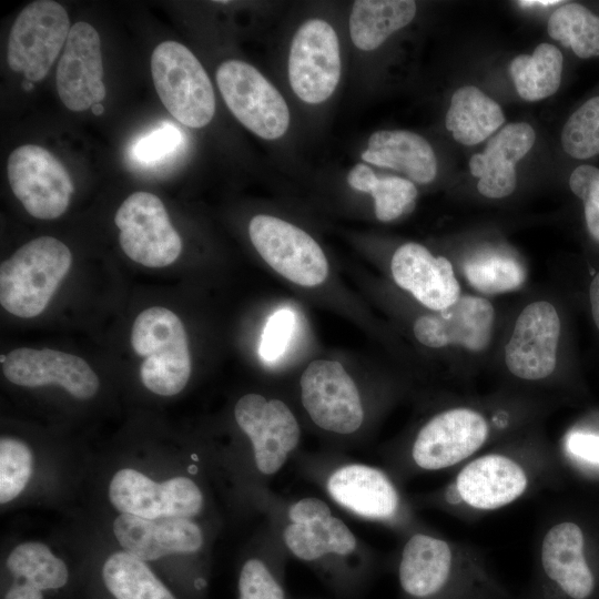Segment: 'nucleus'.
Wrapping results in <instances>:
<instances>
[{
  "instance_id": "f3484780",
  "label": "nucleus",
  "mask_w": 599,
  "mask_h": 599,
  "mask_svg": "<svg viewBox=\"0 0 599 599\" xmlns=\"http://www.w3.org/2000/svg\"><path fill=\"white\" fill-rule=\"evenodd\" d=\"M494 319L487 298L461 295L445 309L419 316L413 331L416 339L430 348L461 346L481 352L490 342Z\"/></svg>"
},
{
  "instance_id": "f03ea898",
  "label": "nucleus",
  "mask_w": 599,
  "mask_h": 599,
  "mask_svg": "<svg viewBox=\"0 0 599 599\" xmlns=\"http://www.w3.org/2000/svg\"><path fill=\"white\" fill-rule=\"evenodd\" d=\"M131 345L145 358L140 376L149 390L173 396L185 387L191 375L187 336L172 311L154 306L141 312L131 329Z\"/></svg>"
},
{
  "instance_id": "f8f14e48",
  "label": "nucleus",
  "mask_w": 599,
  "mask_h": 599,
  "mask_svg": "<svg viewBox=\"0 0 599 599\" xmlns=\"http://www.w3.org/2000/svg\"><path fill=\"white\" fill-rule=\"evenodd\" d=\"M234 416L251 439L257 469L265 475L278 471L301 435L288 406L280 399L267 400L260 394H246L237 400Z\"/></svg>"
},
{
  "instance_id": "79ce46f5",
  "label": "nucleus",
  "mask_w": 599,
  "mask_h": 599,
  "mask_svg": "<svg viewBox=\"0 0 599 599\" xmlns=\"http://www.w3.org/2000/svg\"><path fill=\"white\" fill-rule=\"evenodd\" d=\"M568 449L575 456L599 464V436L573 433L568 437Z\"/></svg>"
},
{
  "instance_id": "72a5a7b5",
  "label": "nucleus",
  "mask_w": 599,
  "mask_h": 599,
  "mask_svg": "<svg viewBox=\"0 0 599 599\" xmlns=\"http://www.w3.org/2000/svg\"><path fill=\"white\" fill-rule=\"evenodd\" d=\"M468 283L485 294H500L522 285L526 272L522 265L509 255L486 252L469 258L464 265Z\"/></svg>"
},
{
  "instance_id": "423d86ee",
  "label": "nucleus",
  "mask_w": 599,
  "mask_h": 599,
  "mask_svg": "<svg viewBox=\"0 0 599 599\" xmlns=\"http://www.w3.org/2000/svg\"><path fill=\"white\" fill-rule=\"evenodd\" d=\"M70 20L65 9L52 0H37L16 18L7 49L10 69L31 82L42 80L65 45Z\"/></svg>"
},
{
  "instance_id": "6ab92c4d",
  "label": "nucleus",
  "mask_w": 599,
  "mask_h": 599,
  "mask_svg": "<svg viewBox=\"0 0 599 599\" xmlns=\"http://www.w3.org/2000/svg\"><path fill=\"white\" fill-rule=\"evenodd\" d=\"M112 528L124 551L143 561L173 554H192L203 545L201 528L189 518L148 519L121 514Z\"/></svg>"
},
{
  "instance_id": "9b49d317",
  "label": "nucleus",
  "mask_w": 599,
  "mask_h": 599,
  "mask_svg": "<svg viewBox=\"0 0 599 599\" xmlns=\"http://www.w3.org/2000/svg\"><path fill=\"white\" fill-rule=\"evenodd\" d=\"M109 498L120 512L148 519L190 518L203 506V495L190 478L174 477L156 483L132 468L114 474Z\"/></svg>"
},
{
  "instance_id": "bb28decb",
  "label": "nucleus",
  "mask_w": 599,
  "mask_h": 599,
  "mask_svg": "<svg viewBox=\"0 0 599 599\" xmlns=\"http://www.w3.org/2000/svg\"><path fill=\"white\" fill-rule=\"evenodd\" d=\"M416 14L410 0H357L349 14V35L361 50L380 47L389 35L406 27Z\"/></svg>"
},
{
  "instance_id": "7ed1b4c3",
  "label": "nucleus",
  "mask_w": 599,
  "mask_h": 599,
  "mask_svg": "<svg viewBox=\"0 0 599 599\" xmlns=\"http://www.w3.org/2000/svg\"><path fill=\"white\" fill-rule=\"evenodd\" d=\"M154 88L165 109L182 124L200 129L215 113V94L197 58L176 41H163L151 57Z\"/></svg>"
},
{
  "instance_id": "ddd939ff",
  "label": "nucleus",
  "mask_w": 599,
  "mask_h": 599,
  "mask_svg": "<svg viewBox=\"0 0 599 599\" xmlns=\"http://www.w3.org/2000/svg\"><path fill=\"white\" fill-rule=\"evenodd\" d=\"M560 319L552 304L537 301L519 314L505 348V363L515 376L538 380L552 374L557 364Z\"/></svg>"
},
{
  "instance_id": "20e7f679",
  "label": "nucleus",
  "mask_w": 599,
  "mask_h": 599,
  "mask_svg": "<svg viewBox=\"0 0 599 599\" xmlns=\"http://www.w3.org/2000/svg\"><path fill=\"white\" fill-rule=\"evenodd\" d=\"M215 78L226 106L247 130L265 140L285 134L290 125L288 106L256 68L232 59L217 67Z\"/></svg>"
},
{
  "instance_id": "1a4fd4ad",
  "label": "nucleus",
  "mask_w": 599,
  "mask_h": 599,
  "mask_svg": "<svg viewBox=\"0 0 599 599\" xmlns=\"http://www.w3.org/2000/svg\"><path fill=\"white\" fill-rule=\"evenodd\" d=\"M287 71L292 90L306 103H322L334 93L341 79V49L338 37L327 21L309 19L297 29Z\"/></svg>"
},
{
  "instance_id": "4be33fe9",
  "label": "nucleus",
  "mask_w": 599,
  "mask_h": 599,
  "mask_svg": "<svg viewBox=\"0 0 599 599\" xmlns=\"http://www.w3.org/2000/svg\"><path fill=\"white\" fill-rule=\"evenodd\" d=\"M583 544L580 527L570 521L552 526L541 544L540 561L547 579L570 599H587L595 590Z\"/></svg>"
},
{
  "instance_id": "dca6fc26",
  "label": "nucleus",
  "mask_w": 599,
  "mask_h": 599,
  "mask_svg": "<svg viewBox=\"0 0 599 599\" xmlns=\"http://www.w3.org/2000/svg\"><path fill=\"white\" fill-rule=\"evenodd\" d=\"M2 372L8 380L24 387L55 384L78 399L93 397L100 386L90 365L79 356L50 348L21 347L8 353Z\"/></svg>"
},
{
  "instance_id": "a211bd4d",
  "label": "nucleus",
  "mask_w": 599,
  "mask_h": 599,
  "mask_svg": "<svg viewBox=\"0 0 599 599\" xmlns=\"http://www.w3.org/2000/svg\"><path fill=\"white\" fill-rule=\"evenodd\" d=\"M395 283L433 312L445 309L460 296L451 263L434 256L418 243L399 246L390 262Z\"/></svg>"
},
{
  "instance_id": "ea45409f",
  "label": "nucleus",
  "mask_w": 599,
  "mask_h": 599,
  "mask_svg": "<svg viewBox=\"0 0 599 599\" xmlns=\"http://www.w3.org/2000/svg\"><path fill=\"white\" fill-rule=\"evenodd\" d=\"M181 143L180 130L175 125L164 123L138 140L133 146V156L142 163H154L172 154Z\"/></svg>"
},
{
  "instance_id": "de8ad7c7",
  "label": "nucleus",
  "mask_w": 599,
  "mask_h": 599,
  "mask_svg": "<svg viewBox=\"0 0 599 599\" xmlns=\"http://www.w3.org/2000/svg\"><path fill=\"white\" fill-rule=\"evenodd\" d=\"M21 87L24 91H30L33 89L32 82L27 79L22 82Z\"/></svg>"
},
{
  "instance_id": "37998d69",
  "label": "nucleus",
  "mask_w": 599,
  "mask_h": 599,
  "mask_svg": "<svg viewBox=\"0 0 599 599\" xmlns=\"http://www.w3.org/2000/svg\"><path fill=\"white\" fill-rule=\"evenodd\" d=\"M4 599H43L42 590L23 581L14 582L7 591Z\"/></svg>"
},
{
  "instance_id": "a18cd8bd",
  "label": "nucleus",
  "mask_w": 599,
  "mask_h": 599,
  "mask_svg": "<svg viewBox=\"0 0 599 599\" xmlns=\"http://www.w3.org/2000/svg\"><path fill=\"white\" fill-rule=\"evenodd\" d=\"M517 3H519L520 6L522 7H549V6H556V4H560V3H564V1H560V0H522V1H518Z\"/></svg>"
},
{
  "instance_id": "0eeeda50",
  "label": "nucleus",
  "mask_w": 599,
  "mask_h": 599,
  "mask_svg": "<svg viewBox=\"0 0 599 599\" xmlns=\"http://www.w3.org/2000/svg\"><path fill=\"white\" fill-rule=\"evenodd\" d=\"M114 223L123 252L146 267L172 264L182 251L179 233L162 201L150 192L131 194L118 209Z\"/></svg>"
},
{
  "instance_id": "c756f323",
  "label": "nucleus",
  "mask_w": 599,
  "mask_h": 599,
  "mask_svg": "<svg viewBox=\"0 0 599 599\" xmlns=\"http://www.w3.org/2000/svg\"><path fill=\"white\" fill-rule=\"evenodd\" d=\"M102 578L115 599H176L145 561L126 551L105 560Z\"/></svg>"
},
{
  "instance_id": "c9c22d12",
  "label": "nucleus",
  "mask_w": 599,
  "mask_h": 599,
  "mask_svg": "<svg viewBox=\"0 0 599 599\" xmlns=\"http://www.w3.org/2000/svg\"><path fill=\"white\" fill-rule=\"evenodd\" d=\"M32 453L29 446L16 438L0 440V502L18 497L32 474Z\"/></svg>"
},
{
  "instance_id": "a878e982",
  "label": "nucleus",
  "mask_w": 599,
  "mask_h": 599,
  "mask_svg": "<svg viewBox=\"0 0 599 599\" xmlns=\"http://www.w3.org/2000/svg\"><path fill=\"white\" fill-rule=\"evenodd\" d=\"M446 128L460 144L475 145L505 122L500 105L474 85L459 88L451 97Z\"/></svg>"
},
{
  "instance_id": "473e14b6",
  "label": "nucleus",
  "mask_w": 599,
  "mask_h": 599,
  "mask_svg": "<svg viewBox=\"0 0 599 599\" xmlns=\"http://www.w3.org/2000/svg\"><path fill=\"white\" fill-rule=\"evenodd\" d=\"M9 571L40 590L59 589L69 579L67 565L41 542H23L7 559Z\"/></svg>"
},
{
  "instance_id": "2eb2a0df",
  "label": "nucleus",
  "mask_w": 599,
  "mask_h": 599,
  "mask_svg": "<svg viewBox=\"0 0 599 599\" xmlns=\"http://www.w3.org/2000/svg\"><path fill=\"white\" fill-rule=\"evenodd\" d=\"M487 436L488 425L481 414L469 408L448 409L419 430L413 458L424 469L447 468L474 454Z\"/></svg>"
},
{
  "instance_id": "c03bdc74",
  "label": "nucleus",
  "mask_w": 599,
  "mask_h": 599,
  "mask_svg": "<svg viewBox=\"0 0 599 599\" xmlns=\"http://www.w3.org/2000/svg\"><path fill=\"white\" fill-rule=\"evenodd\" d=\"M589 297L592 317L597 328L599 329V273L593 277L590 284Z\"/></svg>"
},
{
  "instance_id": "6e6552de",
  "label": "nucleus",
  "mask_w": 599,
  "mask_h": 599,
  "mask_svg": "<svg viewBox=\"0 0 599 599\" xmlns=\"http://www.w3.org/2000/svg\"><path fill=\"white\" fill-rule=\"evenodd\" d=\"M7 174L13 194L31 216L53 220L65 212L73 183L47 149L34 144L17 148L8 159Z\"/></svg>"
},
{
  "instance_id": "7c9ffc66",
  "label": "nucleus",
  "mask_w": 599,
  "mask_h": 599,
  "mask_svg": "<svg viewBox=\"0 0 599 599\" xmlns=\"http://www.w3.org/2000/svg\"><path fill=\"white\" fill-rule=\"evenodd\" d=\"M347 182L353 189L373 196L375 215L382 222L399 217L417 196L412 181L398 176L377 177L374 171L363 163L352 167Z\"/></svg>"
},
{
  "instance_id": "b1692460",
  "label": "nucleus",
  "mask_w": 599,
  "mask_h": 599,
  "mask_svg": "<svg viewBox=\"0 0 599 599\" xmlns=\"http://www.w3.org/2000/svg\"><path fill=\"white\" fill-rule=\"evenodd\" d=\"M453 554L441 539L416 534L406 542L398 569L403 590L414 598H429L448 583Z\"/></svg>"
},
{
  "instance_id": "f704fd0d",
  "label": "nucleus",
  "mask_w": 599,
  "mask_h": 599,
  "mask_svg": "<svg viewBox=\"0 0 599 599\" xmlns=\"http://www.w3.org/2000/svg\"><path fill=\"white\" fill-rule=\"evenodd\" d=\"M561 144L573 159L599 154V97L591 98L570 115L561 132Z\"/></svg>"
},
{
  "instance_id": "4c0bfd02",
  "label": "nucleus",
  "mask_w": 599,
  "mask_h": 599,
  "mask_svg": "<svg viewBox=\"0 0 599 599\" xmlns=\"http://www.w3.org/2000/svg\"><path fill=\"white\" fill-rule=\"evenodd\" d=\"M238 599H284V591L268 568L258 559H248L238 578Z\"/></svg>"
},
{
  "instance_id": "5701e85b",
  "label": "nucleus",
  "mask_w": 599,
  "mask_h": 599,
  "mask_svg": "<svg viewBox=\"0 0 599 599\" xmlns=\"http://www.w3.org/2000/svg\"><path fill=\"white\" fill-rule=\"evenodd\" d=\"M327 490L342 506L368 518H388L398 507V495L390 480L366 465H347L334 471Z\"/></svg>"
},
{
  "instance_id": "f257e3e1",
  "label": "nucleus",
  "mask_w": 599,
  "mask_h": 599,
  "mask_svg": "<svg viewBox=\"0 0 599 599\" xmlns=\"http://www.w3.org/2000/svg\"><path fill=\"white\" fill-rule=\"evenodd\" d=\"M72 262L69 247L52 236L34 238L0 265L1 306L19 317L39 315Z\"/></svg>"
},
{
  "instance_id": "aec40b11",
  "label": "nucleus",
  "mask_w": 599,
  "mask_h": 599,
  "mask_svg": "<svg viewBox=\"0 0 599 599\" xmlns=\"http://www.w3.org/2000/svg\"><path fill=\"white\" fill-rule=\"evenodd\" d=\"M534 129L525 122L509 123L491 136L483 153L469 160L470 173L478 177L477 189L490 199H501L516 187V163L535 143Z\"/></svg>"
},
{
  "instance_id": "4468645a",
  "label": "nucleus",
  "mask_w": 599,
  "mask_h": 599,
  "mask_svg": "<svg viewBox=\"0 0 599 599\" xmlns=\"http://www.w3.org/2000/svg\"><path fill=\"white\" fill-rule=\"evenodd\" d=\"M101 42L88 22H75L69 32L57 68V90L62 103L81 112L105 98Z\"/></svg>"
},
{
  "instance_id": "49530a36",
  "label": "nucleus",
  "mask_w": 599,
  "mask_h": 599,
  "mask_svg": "<svg viewBox=\"0 0 599 599\" xmlns=\"http://www.w3.org/2000/svg\"><path fill=\"white\" fill-rule=\"evenodd\" d=\"M104 111V108L101 103H95L93 106H92V112L94 115H101Z\"/></svg>"
},
{
  "instance_id": "2f4dec72",
  "label": "nucleus",
  "mask_w": 599,
  "mask_h": 599,
  "mask_svg": "<svg viewBox=\"0 0 599 599\" xmlns=\"http://www.w3.org/2000/svg\"><path fill=\"white\" fill-rule=\"evenodd\" d=\"M548 33L579 58L599 55V17L582 4L560 6L548 20Z\"/></svg>"
},
{
  "instance_id": "c85d7f7f",
  "label": "nucleus",
  "mask_w": 599,
  "mask_h": 599,
  "mask_svg": "<svg viewBox=\"0 0 599 599\" xmlns=\"http://www.w3.org/2000/svg\"><path fill=\"white\" fill-rule=\"evenodd\" d=\"M562 63L561 51L550 43H540L531 55L516 57L510 62L509 72L520 98L535 102L556 93Z\"/></svg>"
},
{
  "instance_id": "58836bf2",
  "label": "nucleus",
  "mask_w": 599,
  "mask_h": 599,
  "mask_svg": "<svg viewBox=\"0 0 599 599\" xmlns=\"http://www.w3.org/2000/svg\"><path fill=\"white\" fill-rule=\"evenodd\" d=\"M295 327V315L288 308H280L267 319L260 344V356L266 363L276 362L290 343Z\"/></svg>"
},
{
  "instance_id": "393cba45",
  "label": "nucleus",
  "mask_w": 599,
  "mask_h": 599,
  "mask_svg": "<svg viewBox=\"0 0 599 599\" xmlns=\"http://www.w3.org/2000/svg\"><path fill=\"white\" fill-rule=\"evenodd\" d=\"M362 159L382 167L405 173L410 181L426 184L437 173V160L430 144L406 130H379L368 139Z\"/></svg>"
},
{
  "instance_id": "cd10ccee",
  "label": "nucleus",
  "mask_w": 599,
  "mask_h": 599,
  "mask_svg": "<svg viewBox=\"0 0 599 599\" xmlns=\"http://www.w3.org/2000/svg\"><path fill=\"white\" fill-rule=\"evenodd\" d=\"M287 548L302 560H315L327 554L348 555L356 546L349 528L332 515L290 524L283 534Z\"/></svg>"
},
{
  "instance_id": "e433bc0d",
  "label": "nucleus",
  "mask_w": 599,
  "mask_h": 599,
  "mask_svg": "<svg viewBox=\"0 0 599 599\" xmlns=\"http://www.w3.org/2000/svg\"><path fill=\"white\" fill-rule=\"evenodd\" d=\"M569 186L583 201L588 231L599 242V169L579 165L569 177Z\"/></svg>"
},
{
  "instance_id": "39448f33",
  "label": "nucleus",
  "mask_w": 599,
  "mask_h": 599,
  "mask_svg": "<svg viewBox=\"0 0 599 599\" xmlns=\"http://www.w3.org/2000/svg\"><path fill=\"white\" fill-rule=\"evenodd\" d=\"M251 242L261 257L284 278L315 287L328 276L319 244L301 227L280 217L257 214L248 224Z\"/></svg>"
},
{
  "instance_id": "a19ab883",
  "label": "nucleus",
  "mask_w": 599,
  "mask_h": 599,
  "mask_svg": "<svg viewBox=\"0 0 599 599\" xmlns=\"http://www.w3.org/2000/svg\"><path fill=\"white\" fill-rule=\"evenodd\" d=\"M327 515H331L329 507L315 497L303 498L288 509V518L292 522H303Z\"/></svg>"
},
{
  "instance_id": "9d476101",
  "label": "nucleus",
  "mask_w": 599,
  "mask_h": 599,
  "mask_svg": "<svg viewBox=\"0 0 599 599\" xmlns=\"http://www.w3.org/2000/svg\"><path fill=\"white\" fill-rule=\"evenodd\" d=\"M301 398L311 419L322 429L352 434L364 419L357 386L337 361L315 359L303 372Z\"/></svg>"
},
{
  "instance_id": "412c9836",
  "label": "nucleus",
  "mask_w": 599,
  "mask_h": 599,
  "mask_svg": "<svg viewBox=\"0 0 599 599\" xmlns=\"http://www.w3.org/2000/svg\"><path fill=\"white\" fill-rule=\"evenodd\" d=\"M527 484V476L516 461L493 454L470 461L458 474L456 490L468 506L491 510L517 499Z\"/></svg>"
}]
</instances>
